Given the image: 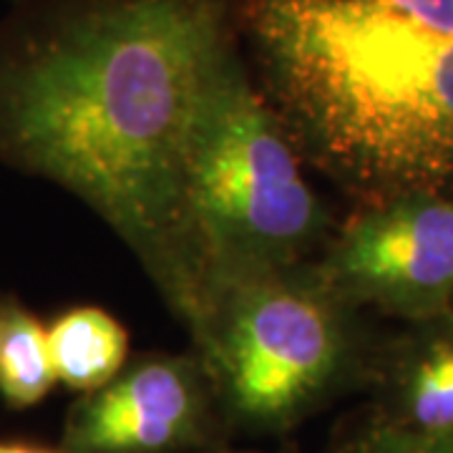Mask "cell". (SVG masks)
Masks as SVG:
<instances>
[{
  "instance_id": "1",
  "label": "cell",
  "mask_w": 453,
  "mask_h": 453,
  "mask_svg": "<svg viewBox=\"0 0 453 453\" xmlns=\"http://www.w3.org/2000/svg\"><path fill=\"white\" fill-rule=\"evenodd\" d=\"M240 0H18L0 20V162L111 226L184 323L196 310L184 172Z\"/></svg>"
},
{
  "instance_id": "2",
  "label": "cell",
  "mask_w": 453,
  "mask_h": 453,
  "mask_svg": "<svg viewBox=\"0 0 453 453\" xmlns=\"http://www.w3.org/2000/svg\"><path fill=\"white\" fill-rule=\"evenodd\" d=\"M257 88L297 154L360 199L453 195V38L363 0H240Z\"/></svg>"
},
{
  "instance_id": "3",
  "label": "cell",
  "mask_w": 453,
  "mask_h": 453,
  "mask_svg": "<svg viewBox=\"0 0 453 453\" xmlns=\"http://www.w3.org/2000/svg\"><path fill=\"white\" fill-rule=\"evenodd\" d=\"M184 232L196 292L189 330L226 282L308 262L318 244H327V210L244 53L222 71L196 119L184 172Z\"/></svg>"
},
{
  "instance_id": "4",
  "label": "cell",
  "mask_w": 453,
  "mask_h": 453,
  "mask_svg": "<svg viewBox=\"0 0 453 453\" xmlns=\"http://www.w3.org/2000/svg\"><path fill=\"white\" fill-rule=\"evenodd\" d=\"M214 401L237 423L277 431L371 375L378 340L318 270L300 262L226 282L192 327Z\"/></svg>"
},
{
  "instance_id": "5",
  "label": "cell",
  "mask_w": 453,
  "mask_h": 453,
  "mask_svg": "<svg viewBox=\"0 0 453 453\" xmlns=\"http://www.w3.org/2000/svg\"><path fill=\"white\" fill-rule=\"evenodd\" d=\"M318 270L357 310L426 323L453 305V195L368 204L325 244Z\"/></svg>"
},
{
  "instance_id": "6",
  "label": "cell",
  "mask_w": 453,
  "mask_h": 453,
  "mask_svg": "<svg viewBox=\"0 0 453 453\" xmlns=\"http://www.w3.org/2000/svg\"><path fill=\"white\" fill-rule=\"evenodd\" d=\"M211 386L199 357L144 356L68 413L61 453H172L204 436Z\"/></svg>"
},
{
  "instance_id": "7",
  "label": "cell",
  "mask_w": 453,
  "mask_h": 453,
  "mask_svg": "<svg viewBox=\"0 0 453 453\" xmlns=\"http://www.w3.org/2000/svg\"><path fill=\"white\" fill-rule=\"evenodd\" d=\"M378 418L411 431L453 436V318L411 323L378 342L371 365Z\"/></svg>"
},
{
  "instance_id": "8",
  "label": "cell",
  "mask_w": 453,
  "mask_h": 453,
  "mask_svg": "<svg viewBox=\"0 0 453 453\" xmlns=\"http://www.w3.org/2000/svg\"><path fill=\"white\" fill-rule=\"evenodd\" d=\"M56 380L65 388L94 393L111 383L127 365L129 335L121 323L98 308H76L49 327Z\"/></svg>"
},
{
  "instance_id": "9",
  "label": "cell",
  "mask_w": 453,
  "mask_h": 453,
  "mask_svg": "<svg viewBox=\"0 0 453 453\" xmlns=\"http://www.w3.org/2000/svg\"><path fill=\"white\" fill-rule=\"evenodd\" d=\"M56 383L49 327L16 297H0V395L13 408H28Z\"/></svg>"
},
{
  "instance_id": "10",
  "label": "cell",
  "mask_w": 453,
  "mask_h": 453,
  "mask_svg": "<svg viewBox=\"0 0 453 453\" xmlns=\"http://www.w3.org/2000/svg\"><path fill=\"white\" fill-rule=\"evenodd\" d=\"M338 453H453V436H434L372 418Z\"/></svg>"
},
{
  "instance_id": "11",
  "label": "cell",
  "mask_w": 453,
  "mask_h": 453,
  "mask_svg": "<svg viewBox=\"0 0 453 453\" xmlns=\"http://www.w3.org/2000/svg\"><path fill=\"white\" fill-rule=\"evenodd\" d=\"M426 31L453 38V0H363Z\"/></svg>"
},
{
  "instance_id": "12",
  "label": "cell",
  "mask_w": 453,
  "mask_h": 453,
  "mask_svg": "<svg viewBox=\"0 0 453 453\" xmlns=\"http://www.w3.org/2000/svg\"><path fill=\"white\" fill-rule=\"evenodd\" d=\"M0 453H56V451L38 449V446H26V443H3V441H0Z\"/></svg>"
},
{
  "instance_id": "13",
  "label": "cell",
  "mask_w": 453,
  "mask_h": 453,
  "mask_svg": "<svg viewBox=\"0 0 453 453\" xmlns=\"http://www.w3.org/2000/svg\"><path fill=\"white\" fill-rule=\"evenodd\" d=\"M449 315H451V318H453V305H451V312H449Z\"/></svg>"
},
{
  "instance_id": "14",
  "label": "cell",
  "mask_w": 453,
  "mask_h": 453,
  "mask_svg": "<svg viewBox=\"0 0 453 453\" xmlns=\"http://www.w3.org/2000/svg\"><path fill=\"white\" fill-rule=\"evenodd\" d=\"M13 3H18V0H13Z\"/></svg>"
}]
</instances>
